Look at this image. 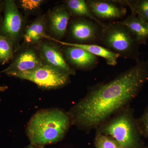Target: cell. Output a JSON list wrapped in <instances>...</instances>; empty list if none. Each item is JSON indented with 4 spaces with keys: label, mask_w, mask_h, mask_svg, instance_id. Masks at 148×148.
I'll list each match as a JSON object with an SVG mask.
<instances>
[{
    "label": "cell",
    "mask_w": 148,
    "mask_h": 148,
    "mask_svg": "<svg viewBox=\"0 0 148 148\" xmlns=\"http://www.w3.org/2000/svg\"><path fill=\"white\" fill-rule=\"evenodd\" d=\"M148 81V61H140L108 82L93 86L69 112L72 124L86 130L99 127L127 107Z\"/></svg>",
    "instance_id": "obj_1"
},
{
    "label": "cell",
    "mask_w": 148,
    "mask_h": 148,
    "mask_svg": "<svg viewBox=\"0 0 148 148\" xmlns=\"http://www.w3.org/2000/svg\"><path fill=\"white\" fill-rule=\"evenodd\" d=\"M71 124L69 112L59 109H45L33 116L26 132L31 145L42 147L62 140Z\"/></svg>",
    "instance_id": "obj_2"
},
{
    "label": "cell",
    "mask_w": 148,
    "mask_h": 148,
    "mask_svg": "<svg viewBox=\"0 0 148 148\" xmlns=\"http://www.w3.org/2000/svg\"><path fill=\"white\" fill-rule=\"evenodd\" d=\"M128 108L100 125L98 132L112 138L120 148H143L136 119L132 110Z\"/></svg>",
    "instance_id": "obj_3"
},
{
    "label": "cell",
    "mask_w": 148,
    "mask_h": 148,
    "mask_svg": "<svg viewBox=\"0 0 148 148\" xmlns=\"http://www.w3.org/2000/svg\"><path fill=\"white\" fill-rule=\"evenodd\" d=\"M101 43L120 57L132 59L136 63L140 61V45L129 29L119 21L106 24Z\"/></svg>",
    "instance_id": "obj_4"
},
{
    "label": "cell",
    "mask_w": 148,
    "mask_h": 148,
    "mask_svg": "<svg viewBox=\"0 0 148 148\" xmlns=\"http://www.w3.org/2000/svg\"><path fill=\"white\" fill-rule=\"evenodd\" d=\"M4 15L0 27V35L11 40L15 53L20 49L25 30V20L19 11L16 2L13 0L4 1Z\"/></svg>",
    "instance_id": "obj_5"
},
{
    "label": "cell",
    "mask_w": 148,
    "mask_h": 148,
    "mask_svg": "<svg viewBox=\"0 0 148 148\" xmlns=\"http://www.w3.org/2000/svg\"><path fill=\"white\" fill-rule=\"evenodd\" d=\"M70 76L44 64L34 70L19 73L14 77L32 82L42 89H53L69 84L71 81Z\"/></svg>",
    "instance_id": "obj_6"
},
{
    "label": "cell",
    "mask_w": 148,
    "mask_h": 148,
    "mask_svg": "<svg viewBox=\"0 0 148 148\" xmlns=\"http://www.w3.org/2000/svg\"><path fill=\"white\" fill-rule=\"evenodd\" d=\"M69 26V34L75 43L97 44L101 43L103 27L90 19L74 17Z\"/></svg>",
    "instance_id": "obj_7"
},
{
    "label": "cell",
    "mask_w": 148,
    "mask_h": 148,
    "mask_svg": "<svg viewBox=\"0 0 148 148\" xmlns=\"http://www.w3.org/2000/svg\"><path fill=\"white\" fill-rule=\"evenodd\" d=\"M36 48L28 45L20 47L10 64L1 73L14 77L16 74L32 71L42 66L44 64Z\"/></svg>",
    "instance_id": "obj_8"
},
{
    "label": "cell",
    "mask_w": 148,
    "mask_h": 148,
    "mask_svg": "<svg viewBox=\"0 0 148 148\" xmlns=\"http://www.w3.org/2000/svg\"><path fill=\"white\" fill-rule=\"evenodd\" d=\"M37 48L44 65L68 75H75V70L69 66L62 49L58 45L50 42L42 41Z\"/></svg>",
    "instance_id": "obj_9"
},
{
    "label": "cell",
    "mask_w": 148,
    "mask_h": 148,
    "mask_svg": "<svg viewBox=\"0 0 148 148\" xmlns=\"http://www.w3.org/2000/svg\"><path fill=\"white\" fill-rule=\"evenodd\" d=\"M71 15L64 5L56 6L46 16L47 30L54 39L61 40L66 36Z\"/></svg>",
    "instance_id": "obj_10"
},
{
    "label": "cell",
    "mask_w": 148,
    "mask_h": 148,
    "mask_svg": "<svg viewBox=\"0 0 148 148\" xmlns=\"http://www.w3.org/2000/svg\"><path fill=\"white\" fill-rule=\"evenodd\" d=\"M62 50L67 63L75 70L90 71L98 64L97 56L80 48L63 46Z\"/></svg>",
    "instance_id": "obj_11"
},
{
    "label": "cell",
    "mask_w": 148,
    "mask_h": 148,
    "mask_svg": "<svg viewBox=\"0 0 148 148\" xmlns=\"http://www.w3.org/2000/svg\"><path fill=\"white\" fill-rule=\"evenodd\" d=\"M90 11L99 20H113L123 18L127 13V9L116 1L87 0Z\"/></svg>",
    "instance_id": "obj_12"
},
{
    "label": "cell",
    "mask_w": 148,
    "mask_h": 148,
    "mask_svg": "<svg viewBox=\"0 0 148 148\" xmlns=\"http://www.w3.org/2000/svg\"><path fill=\"white\" fill-rule=\"evenodd\" d=\"M46 16L41 15L35 18L25 28L22 40L24 46L36 47L43 39L50 40L51 36L47 34Z\"/></svg>",
    "instance_id": "obj_13"
},
{
    "label": "cell",
    "mask_w": 148,
    "mask_h": 148,
    "mask_svg": "<svg viewBox=\"0 0 148 148\" xmlns=\"http://www.w3.org/2000/svg\"><path fill=\"white\" fill-rule=\"evenodd\" d=\"M51 41L55 42L63 46H73L80 48L97 57L104 58L109 66H115L117 64L118 59L120 57L118 54L114 53L104 47L97 44H81L66 42L54 39L53 38H51Z\"/></svg>",
    "instance_id": "obj_14"
},
{
    "label": "cell",
    "mask_w": 148,
    "mask_h": 148,
    "mask_svg": "<svg viewBox=\"0 0 148 148\" xmlns=\"http://www.w3.org/2000/svg\"><path fill=\"white\" fill-rule=\"evenodd\" d=\"M119 21L129 29L140 45L147 44L148 39V24L133 13L123 20Z\"/></svg>",
    "instance_id": "obj_15"
},
{
    "label": "cell",
    "mask_w": 148,
    "mask_h": 148,
    "mask_svg": "<svg viewBox=\"0 0 148 148\" xmlns=\"http://www.w3.org/2000/svg\"><path fill=\"white\" fill-rule=\"evenodd\" d=\"M64 5L69 11L71 16L73 17H81L90 19L95 21L102 27L106 24L102 22L94 16L84 0H67Z\"/></svg>",
    "instance_id": "obj_16"
},
{
    "label": "cell",
    "mask_w": 148,
    "mask_h": 148,
    "mask_svg": "<svg viewBox=\"0 0 148 148\" xmlns=\"http://www.w3.org/2000/svg\"><path fill=\"white\" fill-rule=\"evenodd\" d=\"M121 5H127L132 13L148 24V0H119Z\"/></svg>",
    "instance_id": "obj_17"
},
{
    "label": "cell",
    "mask_w": 148,
    "mask_h": 148,
    "mask_svg": "<svg viewBox=\"0 0 148 148\" xmlns=\"http://www.w3.org/2000/svg\"><path fill=\"white\" fill-rule=\"evenodd\" d=\"M14 46L11 40L0 35V64L8 63L12 60L14 53Z\"/></svg>",
    "instance_id": "obj_18"
},
{
    "label": "cell",
    "mask_w": 148,
    "mask_h": 148,
    "mask_svg": "<svg viewBox=\"0 0 148 148\" xmlns=\"http://www.w3.org/2000/svg\"><path fill=\"white\" fill-rule=\"evenodd\" d=\"M44 2L43 0H20L16 4L25 13L31 14L38 10Z\"/></svg>",
    "instance_id": "obj_19"
},
{
    "label": "cell",
    "mask_w": 148,
    "mask_h": 148,
    "mask_svg": "<svg viewBox=\"0 0 148 148\" xmlns=\"http://www.w3.org/2000/svg\"><path fill=\"white\" fill-rule=\"evenodd\" d=\"M95 144L96 148H120L112 138L99 132L96 134Z\"/></svg>",
    "instance_id": "obj_20"
},
{
    "label": "cell",
    "mask_w": 148,
    "mask_h": 148,
    "mask_svg": "<svg viewBox=\"0 0 148 148\" xmlns=\"http://www.w3.org/2000/svg\"><path fill=\"white\" fill-rule=\"evenodd\" d=\"M137 126L141 136L148 137V108L142 116L136 119Z\"/></svg>",
    "instance_id": "obj_21"
},
{
    "label": "cell",
    "mask_w": 148,
    "mask_h": 148,
    "mask_svg": "<svg viewBox=\"0 0 148 148\" xmlns=\"http://www.w3.org/2000/svg\"><path fill=\"white\" fill-rule=\"evenodd\" d=\"M4 11V1H0V27L2 23L3 16H2L3 12Z\"/></svg>",
    "instance_id": "obj_22"
},
{
    "label": "cell",
    "mask_w": 148,
    "mask_h": 148,
    "mask_svg": "<svg viewBox=\"0 0 148 148\" xmlns=\"http://www.w3.org/2000/svg\"><path fill=\"white\" fill-rule=\"evenodd\" d=\"M25 148H42V147H36V146L32 145H30L27 146V147Z\"/></svg>",
    "instance_id": "obj_23"
},
{
    "label": "cell",
    "mask_w": 148,
    "mask_h": 148,
    "mask_svg": "<svg viewBox=\"0 0 148 148\" xmlns=\"http://www.w3.org/2000/svg\"><path fill=\"white\" fill-rule=\"evenodd\" d=\"M143 148H148V145L146 146L145 147H143Z\"/></svg>",
    "instance_id": "obj_24"
},
{
    "label": "cell",
    "mask_w": 148,
    "mask_h": 148,
    "mask_svg": "<svg viewBox=\"0 0 148 148\" xmlns=\"http://www.w3.org/2000/svg\"><path fill=\"white\" fill-rule=\"evenodd\" d=\"M1 73V72H0V74Z\"/></svg>",
    "instance_id": "obj_25"
}]
</instances>
